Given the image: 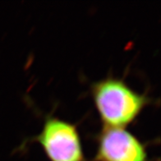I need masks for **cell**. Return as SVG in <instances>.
I'll return each mask as SVG.
<instances>
[{
	"label": "cell",
	"instance_id": "1",
	"mask_svg": "<svg viewBox=\"0 0 161 161\" xmlns=\"http://www.w3.org/2000/svg\"><path fill=\"white\" fill-rule=\"evenodd\" d=\"M91 95L100 119L107 127H125L135 120L149 99L121 78L107 76L91 86Z\"/></svg>",
	"mask_w": 161,
	"mask_h": 161
},
{
	"label": "cell",
	"instance_id": "3",
	"mask_svg": "<svg viewBox=\"0 0 161 161\" xmlns=\"http://www.w3.org/2000/svg\"><path fill=\"white\" fill-rule=\"evenodd\" d=\"M95 161H148L146 146L125 127L104 126Z\"/></svg>",
	"mask_w": 161,
	"mask_h": 161
},
{
	"label": "cell",
	"instance_id": "2",
	"mask_svg": "<svg viewBox=\"0 0 161 161\" xmlns=\"http://www.w3.org/2000/svg\"><path fill=\"white\" fill-rule=\"evenodd\" d=\"M36 140L50 161H86L80 134L74 123L48 117Z\"/></svg>",
	"mask_w": 161,
	"mask_h": 161
}]
</instances>
